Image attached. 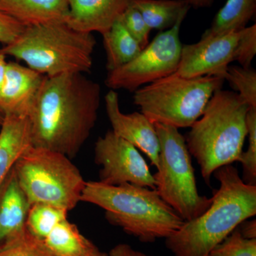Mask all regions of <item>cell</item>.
Listing matches in <instances>:
<instances>
[{"label": "cell", "mask_w": 256, "mask_h": 256, "mask_svg": "<svg viewBox=\"0 0 256 256\" xmlns=\"http://www.w3.org/2000/svg\"><path fill=\"white\" fill-rule=\"evenodd\" d=\"M124 28L139 44L141 48H144L150 43V33L152 30L148 26L142 14L130 4L119 18Z\"/></svg>", "instance_id": "obj_27"}, {"label": "cell", "mask_w": 256, "mask_h": 256, "mask_svg": "<svg viewBox=\"0 0 256 256\" xmlns=\"http://www.w3.org/2000/svg\"><path fill=\"white\" fill-rule=\"evenodd\" d=\"M100 84L84 74L45 76L28 118L33 146L76 156L95 127Z\"/></svg>", "instance_id": "obj_1"}, {"label": "cell", "mask_w": 256, "mask_h": 256, "mask_svg": "<svg viewBox=\"0 0 256 256\" xmlns=\"http://www.w3.org/2000/svg\"><path fill=\"white\" fill-rule=\"evenodd\" d=\"M108 256H153L134 250L128 244H121L111 249Z\"/></svg>", "instance_id": "obj_30"}, {"label": "cell", "mask_w": 256, "mask_h": 256, "mask_svg": "<svg viewBox=\"0 0 256 256\" xmlns=\"http://www.w3.org/2000/svg\"><path fill=\"white\" fill-rule=\"evenodd\" d=\"M213 174L220 185L210 206L165 239L174 256H208L240 224L256 214V186L244 182L232 164Z\"/></svg>", "instance_id": "obj_2"}, {"label": "cell", "mask_w": 256, "mask_h": 256, "mask_svg": "<svg viewBox=\"0 0 256 256\" xmlns=\"http://www.w3.org/2000/svg\"><path fill=\"white\" fill-rule=\"evenodd\" d=\"M5 114L2 110L0 108V128H1L3 120H4Z\"/></svg>", "instance_id": "obj_34"}, {"label": "cell", "mask_w": 256, "mask_h": 256, "mask_svg": "<svg viewBox=\"0 0 256 256\" xmlns=\"http://www.w3.org/2000/svg\"><path fill=\"white\" fill-rule=\"evenodd\" d=\"M25 26L0 11V43L10 44L23 32Z\"/></svg>", "instance_id": "obj_29"}, {"label": "cell", "mask_w": 256, "mask_h": 256, "mask_svg": "<svg viewBox=\"0 0 256 256\" xmlns=\"http://www.w3.org/2000/svg\"><path fill=\"white\" fill-rule=\"evenodd\" d=\"M6 56L0 50V89L2 86L4 82L5 73H6V66L8 62L6 60Z\"/></svg>", "instance_id": "obj_32"}, {"label": "cell", "mask_w": 256, "mask_h": 256, "mask_svg": "<svg viewBox=\"0 0 256 256\" xmlns=\"http://www.w3.org/2000/svg\"><path fill=\"white\" fill-rule=\"evenodd\" d=\"M0 256H50L42 245L28 230L0 244Z\"/></svg>", "instance_id": "obj_25"}, {"label": "cell", "mask_w": 256, "mask_h": 256, "mask_svg": "<svg viewBox=\"0 0 256 256\" xmlns=\"http://www.w3.org/2000/svg\"><path fill=\"white\" fill-rule=\"evenodd\" d=\"M130 4L142 14L151 30H170L191 6L186 0H130Z\"/></svg>", "instance_id": "obj_19"}, {"label": "cell", "mask_w": 256, "mask_h": 256, "mask_svg": "<svg viewBox=\"0 0 256 256\" xmlns=\"http://www.w3.org/2000/svg\"><path fill=\"white\" fill-rule=\"evenodd\" d=\"M94 160L100 166V182L109 185L132 184L156 190L154 176L139 150L112 130L98 138Z\"/></svg>", "instance_id": "obj_10"}, {"label": "cell", "mask_w": 256, "mask_h": 256, "mask_svg": "<svg viewBox=\"0 0 256 256\" xmlns=\"http://www.w3.org/2000/svg\"><path fill=\"white\" fill-rule=\"evenodd\" d=\"M106 112L112 131L146 154L158 168L160 146L154 124L142 112L124 114L120 108L118 94L110 90L105 96Z\"/></svg>", "instance_id": "obj_12"}, {"label": "cell", "mask_w": 256, "mask_h": 256, "mask_svg": "<svg viewBox=\"0 0 256 256\" xmlns=\"http://www.w3.org/2000/svg\"><path fill=\"white\" fill-rule=\"evenodd\" d=\"M208 256H256V239L245 238L236 228Z\"/></svg>", "instance_id": "obj_26"}, {"label": "cell", "mask_w": 256, "mask_h": 256, "mask_svg": "<svg viewBox=\"0 0 256 256\" xmlns=\"http://www.w3.org/2000/svg\"><path fill=\"white\" fill-rule=\"evenodd\" d=\"M182 16L170 30L160 32L132 60L108 72L105 80L110 90L134 92L140 88L169 76L178 70L182 44L180 38Z\"/></svg>", "instance_id": "obj_9"}, {"label": "cell", "mask_w": 256, "mask_h": 256, "mask_svg": "<svg viewBox=\"0 0 256 256\" xmlns=\"http://www.w3.org/2000/svg\"><path fill=\"white\" fill-rule=\"evenodd\" d=\"M224 80L235 90L236 92L247 102L250 107L256 108V72L252 66L248 68L229 66L224 76Z\"/></svg>", "instance_id": "obj_23"}, {"label": "cell", "mask_w": 256, "mask_h": 256, "mask_svg": "<svg viewBox=\"0 0 256 256\" xmlns=\"http://www.w3.org/2000/svg\"><path fill=\"white\" fill-rule=\"evenodd\" d=\"M30 208L13 169L0 190V244L26 230Z\"/></svg>", "instance_id": "obj_16"}, {"label": "cell", "mask_w": 256, "mask_h": 256, "mask_svg": "<svg viewBox=\"0 0 256 256\" xmlns=\"http://www.w3.org/2000/svg\"><path fill=\"white\" fill-rule=\"evenodd\" d=\"M237 228L242 234V236L249 239H256V220H245L238 226Z\"/></svg>", "instance_id": "obj_31"}, {"label": "cell", "mask_w": 256, "mask_h": 256, "mask_svg": "<svg viewBox=\"0 0 256 256\" xmlns=\"http://www.w3.org/2000/svg\"><path fill=\"white\" fill-rule=\"evenodd\" d=\"M130 0H67L66 24L78 31L98 32L110 30L130 4Z\"/></svg>", "instance_id": "obj_14"}, {"label": "cell", "mask_w": 256, "mask_h": 256, "mask_svg": "<svg viewBox=\"0 0 256 256\" xmlns=\"http://www.w3.org/2000/svg\"><path fill=\"white\" fill-rule=\"evenodd\" d=\"M239 34L240 30L213 36H202L197 43L182 44L175 74L184 78L214 76L224 79L227 68L234 62Z\"/></svg>", "instance_id": "obj_11"}, {"label": "cell", "mask_w": 256, "mask_h": 256, "mask_svg": "<svg viewBox=\"0 0 256 256\" xmlns=\"http://www.w3.org/2000/svg\"><path fill=\"white\" fill-rule=\"evenodd\" d=\"M102 36L108 72L128 64L142 50L139 44L130 34L120 18Z\"/></svg>", "instance_id": "obj_20"}, {"label": "cell", "mask_w": 256, "mask_h": 256, "mask_svg": "<svg viewBox=\"0 0 256 256\" xmlns=\"http://www.w3.org/2000/svg\"><path fill=\"white\" fill-rule=\"evenodd\" d=\"M80 201L100 207L109 223L143 242L168 238L185 222L156 190L132 184L86 182Z\"/></svg>", "instance_id": "obj_3"}, {"label": "cell", "mask_w": 256, "mask_h": 256, "mask_svg": "<svg viewBox=\"0 0 256 256\" xmlns=\"http://www.w3.org/2000/svg\"><path fill=\"white\" fill-rule=\"evenodd\" d=\"M256 0H227L202 36H213L246 28L255 16Z\"/></svg>", "instance_id": "obj_21"}, {"label": "cell", "mask_w": 256, "mask_h": 256, "mask_svg": "<svg viewBox=\"0 0 256 256\" xmlns=\"http://www.w3.org/2000/svg\"><path fill=\"white\" fill-rule=\"evenodd\" d=\"M14 171L30 206L45 204L68 212L82 202L86 182L62 153L32 146L18 160Z\"/></svg>", "instance_id": "obj_7"}, {"label": "cell", "mask_w": 256, "mask_h": 256, "mask_svg": "<svg viewBox=\"0 0 256 256\" xmlns=\"http://www.w3.org/2000/svg\"><path fill=\"white\" fill-rule=\"evenodd\" d=\"M247 150L242 152L238 162L242 164V180L246 184L256 186V108L250 107L246 114Z\"/></svg>", "instance_id": "obj_24"}, {"label": "cell", "mask_w": 256, "mask_h": 256, "mask_svg": "<svg viewBox=\"0 0 256 256\" xmlns=\"http://www.w3.org/2000/svg\"><path fill=\"white\" fill-rule=\"evenodd\" d=\"M256 54V24L240 30L238 43L236 48L234 60L240 66L248 68Z\"/></svg>", "instance_id": "obj_28"}, {"label": "cell", "mask_w": 256, "mask_h": 256, "mask_svg": "<svg viewBox=\"0 0 256 256\" xmlns=\"http://www.w3.org/2000/svg\"><path fill=\"white\" fill-rule=\"evenodd\" d=\"M68 212L62 208L34 204L30 206L26 222V230L35 238L43 240L58 224L67 220Z\"/></svg>", "instance_id": "obj_22"}, {"label": "cell", "mask_w": 256, "mask_h": 256, "mask_svg": "<svg viewBox=\"0 0 256 256\" xmlns=\"http://www.w3.org/2000/svg\"><path fill=\"white\" fill-rule=\"evenodd\" d=\"M0 11L24 26L66 22L67 0H0Z\"/></svg>", "instance_id": "obj_17"}, {"label": "cell", "mask_w": 256, "mask_h": 256, "mask_svg": "<svg viewBox=\"0 0 256 256\" xmlns=\"http://www.w3.org/2000/svg\"><path fill=\"white\" fill-rule=\"evenodd\" d=\"M160 152L156 172L153 174L160 197L184 222L202 215L212 198L198 191L194 169L186 140L178 128L156 124Z\"/></svg>", "instance_id": "obj_8"}, {"label": "cell", "mask_w": 256, "mask_h": 256, "mask_svg": "<svg viewBox=\"0 0 256 256\" xmlns=\"http://www.w3.org/2000/svg\"><path fill=\"white\" fill-rule=\"evenodd\" d=\"M224 82L214 76L188 78L174 73L138 88L133 102L153 124L190 128Z\"/></svg>", "instance_id": "obj_6"}, {"label": "cell", "mask_w": 256, "mask_h": 256, "mask_svg": "<svg viewBox=\"0 0 256 256\" xmlns=\"http://www.w3.org/2000/svg\"><path fill=\"white\" fill-rule=\"evenodd\" d=\"M249 108L237 92L218 89L201 117L190 127L186 146L207 184L216 170L238 162L247 137L246 118Z\"/></svg>", "instance_id": "obj_4"}, {"label": "cell", "mask_w": 256, "mask_h": 256, "mask_svg": "<svg viewBox=\"0 0 256 256\" xmlns=\"http://www.w3.org/2000/svg\"><path fill=\"white\" fill-rule=\"evenodd\" d=\"M44 77L30 67L8 62L0 89V108L4 114L28 116Z\"/></svg>", "instance_id": "obj_13"}, {"label": "cell", "mask_w": 256, "mask_h": 256, "mask_svg": "<svg viewBox=\"0 0 256 256\" xmlns=\"http://www.w3.org/2000/svg\"><path fill=\"white\" fill-rule=\"evenodd\" d=\"M191 8L195 9L210 8L213 4L214 0H186Z\"/></svg>", "instance_id": "obj_33"}, {"label": "cell", "mask_w": 256, "mask_h": 256, "mask_svg": "<svg viewBox=\"0 0 256 256\" xmlns=\"http://www.w3.org/2000/svg\"><path fill=\"white\" fill-rule=\"evenodd\" d=\"M32 146L28 116L5 114L0 128V190L18 160Z\"/></svg>", "instance_id": "obj_15"}, {"label": "cell", "mask_w": 256, "mask_h": 256, "mask_svg": "<svg viewBox=\"0 0 256 256\" xmlns=\"http://www.w3.org/2000/svg\"><path fill=\"white\" fill-rule=\"evenodd\" d=\"M96 45L92 33L56 22L25 26L14 42L1 50L42 75L56 76L90 72Z\"/></svg>", "instance_id": "obj_5"}, {"label": "cell", "mask_w": 256, "mask_h": 256, "mask_svg": "<svg viewBox=\"0 0 256 256\" xmlns=\"http://www.w3.org/2000/svg\"><path fill=\"white\" fill-rule=\"evenodd\" d=\"M41 242L50 256H108L86 238L78 227L68 220L58 224Z\"/></svg>", "instance_id": "obj_18"}]
</instances>
